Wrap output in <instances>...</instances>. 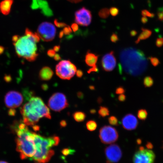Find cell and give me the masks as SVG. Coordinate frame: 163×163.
<instances>
[{"label":"cell","instance_id":"obj_44","mask_svg":"<svg viewBox=\"0 0 163 163\" xmlns=\"http://www.w3.org/2000/svg\"><path fill=\"white\" fill-rule=\"evenodd\" d=\"M60 125L61 127L63 128L66 127L67 125V122L66 120H62L60 122Z\"/></svg>","mask_w":163,"mask_h":163},{"label":"cell","instance_id":"obj_38","mask_svg":"<svg viewBox=\"0 0 163 163\" xmlns=\"http://www.w3.org/2000/svg\"><path fill=\"white\" fill-rule=\"evenodd\" d=\"M158 19L159 21H163V12L162 11L158 9V13H157Z\"/></svg>","mask_w":163,"mask_h":163},{"label":"cell","instance_id":"obj_35","mask_svg":"<svg viewBox=\"0 0 163 163\" xmlns=\"http://www.w3.org/2000/svg\"><path fill=\"white\" fill-rule=\"evenodd\" d=\"M125 92V90L122 86H119L117 88L116 90V93L117 94H124Z\"/></svg>","mask_w":163,"mask_h":163},{"label":"cell","instance_id":"obj_31","mask_svg":"<svg viewBox=\"0 0 163 163\" xmlns=\"http://www.w3.org/2000/svg\"><path fill=\"white\" fill-rule=\"evenodd\" d=\"M110 12L111 14L113 16H116L118 15L119 10L118 8L116 7H112L110 8Z\"/></svg>","mask_w":163,"mask_h":163},{"label":"cell","instance_id":"obj_23","mask_svg":"<svg viewBox=\"0 0 163 163\" xmlns=\"http://www.w3.org/2000/svg\"><path fill=\"white\" fill-rule=\"evenodd\" d=\"M148 116V113L145 109H141L137 112V117L139 119L142 120L146 119Z\"/></svg>","mask_w":163,"mask_h":163},{"label":"cell","instance_id":"obj_56","mask_svg":"<svg viewBox=\"0 0 163 163\" xmlns=\"http://www.w3.org/2000/svg\"><path fill=\"white\" fill-rule=\"evenodd\" d=\"M89 88L91 90H94L95 89V87H94V86H90V87H89Z\"/></svg>","mask_w":163,"mask_h":163},{"label":"cell","instance_id":"obj_7","mask_svg":"<svg viewBox=\"0 0 163 163\" xmlns=\"http://www.w3.org/2000/svg\"><path fill=\"white\" fill-rule=\"evenodd\" d=\"M48 106L51 110L60 112L69 106L66 96L63 93L57 92L54 93L49 98Z\"/></svg>","mask_w":163,"mask_h":163},{"label":"cell","instance_id":"obj_21","mask_svg":"<svg viewBox=\"0 0 163 163\" xmlns=\"http://www.w3.org/2000/svg\"><path fill=\"white\" fill-rule=\"evenodd\" d=\"M73 116L75 121L80 122L85 120L86 117V114L83 112L76 111L73 113Z\"/></svg>","mask_w":163,"mask_h":163},{"label":"cell","instance_id":"obj_33","mask_svg":"<svg viewBox=\"0 0 163 163\" xmlns=\"http://www.w3.org/2000/svg\"><path fill=\"white\" fill-rule=\"evenodd\" d=\"M156 45L158 47H161L163 45V38H157L156 42Z\"/></svg>","mask_w":163,"mask_h":163},{"label":"cell","instance_id":"obj_5","mask_svg":"<svg viewBox=\"0 0 163 163\" xmlns=\"http://www.w3.org/2000/svg\"><path fill=\"white\" fill-rule=\"evenodd\" d=\"M34 141L36 153L32 159L35 163H46L55 154V151L52 148L58 146L60 140L56 135L45 137L35 133Z\"/></svg>","mask_w":163,"mask_h":163},{"label":"cell","instance_id":"obj_22","mask_svg":"<svg viewBox=\"0 0 163 163\" xmlns=\"http://www.w3.org/2000/svg\"><path fill=\"white\" fill-rule=\"evenodd\" d=\"M97 125L94 120H90L86 123V127L87 130L91 131H94L97 128Z\"/></svg>","mask_w":163,"mask_h":163},{"label":"cell","instance_id":"obj_45","mask_svg":"<svg viewBox=\"0 0 163 163\" xmlns=\"http://www.w3.org/2000/svg\"><path fill=\"white\" fill-rule=\"evenodd\" d=\"M148 18H147V17L143 16L141 19V22H142V24H146L148 22Z\"/></svg>","mask_w":163,"mask_h":163},{"label":"cell","instance_id":"obj_46","mask_svg":"<svg viewBox=\"0 0 163 163\" xmlns=\"http://www.w3.org/2000/svg\"><path fill=\"white\" fill-rule=\"evenodd\" d=\"M146 146L147 149L149 150L152 149L153 148V145L152 143L150 142H147Z\"/></svg>","mask_w":163,"mask_h":163},{"label":"cell","instance_id":"obj_24","mask_svg":"<svg viewBox=\"0 0 163 163\" xmlns=\"http://www.w3.org/2000/svg\"><path fill=\"white\" fill-rule=\"evenodd\" d=\"M99 114L102 117H105L110 114V111L108 108L105 107H100L98 111Z\"/></svg>","mask_w":163,"mask_h":163},{"label":"cell","instance_id":"obj_15","mask_svg":"<svg viewBox=\"0 0 163 163\" xmlns=\"http://www.w3.org/2000/svg\"><path fill=\"white\" fill-rule=\"evenodd\" d=\"M138 123L136 117L131 114L126 115L122 120L123 128L129 131L135 130L138 125Z\"/></svg>","mask_w":163,"mask_h":163},{"label":"cell","instance_id":"obj_13","mask_svg":"<svg viewBox=\"0 0 163 163\" xmlns=\"http://www.w3.org/2000/svg\"><path fill=\"white\" fill-rule=\"evenodd\" d=\"M91 20V13L86 8H82L75 13V21L78 24L83 26H89Z\"/></svg>","mask_w":163,"mask_h":163},{"label":"cell","instance_id":"obj_6","mask_svg":"<svg viewBox=\"0 0 163 163\" xmlns=\"http://www.w3.org/2000/svg\"><path fill=\"white\" fill-rule=\"evenodd\" d=\"M76 66L69 60L61 61L56 67V75L63 80H70L76 74Z\"/></svg>","mask_w":163,"mask_h":163},{"label":"cell","instance_id":"obj_55","mask_svg":"<svg viewBox=\"0 0 163 163\" xmlns=\"http://www.w3.org/2000/svg\"><path fill=\"white\" fill-rule=\"evenodd\" d=\"M137 143L138 145L141 144L142 143V140L141 139H138L137 140Z\"/></svg>","mask_w":163,"mask_h":163},{"label":"cell","instance_id":"obj_17","mask_svg":"<svg viewBox=\"0 0 163 163\" xmlns=\"http://www.w3.org/2000/svg\"><path fill=\"white\" fill-rule=\"evenodd\" d=\"M54 72L49 66H44L40 71L39 78L41 80L47 81L50 80L53 77Z\"/></svg>","mask_w":163,"mask_h":163},{"label":"cell","instance_id":"obj_49","mask_svg":"<svg viewBox=\"0 0 163 163\" xmlns=\"http://www.w3.org/2000/svg\"><path fill=\"white\" fill-rule=\"evenodd\" d=\"M130 35L132 37H134L137 35V32L136 31L133 30L130 32Z\"/></svg>","mask_w":163,"mask_h":163},{"label":"cell","instance_id":"obj_59","mask_svg":"<svg viewBox=\"0 0 163 163\" xmlns=\"http://www.w3.org/2000/svg\"></svg>","mask_w":163,"mask_h":163},{"label":"cell","instance_id":"obj_58","mask_svg":"<svg viewBox=\"0 0 163 163\" xmlns=\"http://www.w3.org/2000/svg\"><path fill=\"white\" fill-rule=\"evenodd\" d=\"M0 163H8V162H7L6 161H0Z\"/></svg>","mask_w":163,"mask_h":163},{"label":"cell","instance_id":"obj_26","mask_svg":"<svg viewBox=\"0 0 163 163\" xmlns=\"http://www.w3.org/2000/svg\"><path fill=\"white\" fill-rule=\"evenodd\" d=\"M110 11L107 8H103L100 10L99 13V15L100 18L106 19L110 15Z\"/></svg>","mask_w":163,"mask_h":163},{"label":"cell","instance_id":"obj_11","mask_svg":"<svg viewBox=\"0 0 163 163\" xmlns=\"http://www.w3.org/2000/svg\"><path fill=\"white\" fill-rule=\"evenodd\" d=\"M24 101V97L19 92L10 91L6 94L4 97L5 105L10 109H15L21 106Z\"/></svg>","mask_w":163,"mask_h":163},{"label":"cell","instance_id":"obj_54","mask_svg":"<svg viewBox=\"0 0 163 163\" xmlns=\"http://www.w3.org/2000/svg\"><path fill=\"white\" fill-rule=\"evenodd\" d=\"M4 48L2 46H0V54L3 53L4 51Z\"/></svg>","mask_w":163,"mask_h":163},{"label":"cell","instance_id":"obj_32","mask_svg":"<svg viewBox=\"0 0 163 163\" xmlns=\"http://www.w3.org/2000/svg\"><path fill=\"white\" fill-rule=\"evenodd\" d=\"M64 34L66 35H69L72 33V30L71 28L69 26L65 27L63 29Z\"/></svg>","mask_w":163,"mask_h":163},{"label":"cell","instance_id":"obj_1","mask_svg":"<svg viewBox=\"0 0 163 163\" xmlns=\"http://www.w3.org/2000/svg\"><path fill=\"white\" fill-rule=\"evenodd\" d=\"M120 72L124 69L128 74L138 76L146 70L148 61L144 52L139 49L128 48L121 51L120 55Z\"/></svg>","mask_w":163,"mask_h":163},{"label":"cell","instance_id":"obj_9","mask_svg":"<svg viewBox=\"0 0 163 163\" xmlns=\"http://www.w3.org/2000/svg\"><path fill=\"white\" fill-rule=\"evenodd\" d=\"M99 137L103 144H111L116 142L118 140L119 134L115 128L110 126L105 125L100 128Z\"/></svg>","mask_w":163,"mask_h":163},{"label":"cell","instance_id":"obj_27","mask_svg":"<svg viewBox=\"0 0 163 163\" xmlns=\"http://www.w3.org/2000/svg\"><path fill=\"white\" fill-rule=\"evenodd\" d=\"M75 152H76L75 150L70 148H63L61 151L62 153L65 156L73 155Z\"/></svg>","mask_w":163,"mask_h":163},{"label":"cell","instance_id":"obj_50","mask_svg":"<svg viewBox=\"0 0 163 163\" xmlns=\"http://www.w3.org/2000/svg\"><path fill=\"white\" fill-rule=\"evenodd\" d=\"M53 49L55 52H58L60 50V45H56L54 47Z\"/></svg>","mask_w":163,"mask_h":163},{"label":"cell","instance_id":"obj_34","mask_svg":"<svg viewBox=\"0 0 163 163\" xmlns=\"http://www.w3.org/2000/svg\"><path fill=\"white\" fill-rule=\"evenodd\" d=\"M111 41L113 43H116L119 41L118 36L115 33H113L110 37Z\"/></svg>","mask_w":163,"mask_h":163},{"label":"cell","instance_id":"obj_37","mask_svg":"<svg viewBox=\"0 0 163 163\" xmlns=\"http://www.w3.org/2000/svg\"><path fill=\"white\" fill-rule=\"evenodd\" d=\"M47 55L49 57L53 58L56 55V52L53 49H49L47 52Z\"/></svg>","mask_w":163,"mask_h":163},{"label":"cell","instance_id":"obj_25","mask_svg":"<svg viewBox=\"0 0 163 163\" xmlns=\"http://www.w3.org/2000/svg\"><path fill=\"white\" fill-rule=\"evenodd\" d=\"M154 80L152 77L147 76L144 79V84L145 88L150 87L153 85Z\"/></svg>","mask_w":163,"mask_h":163},{"label":"cell","instance_id":"obj_2","mask_svg":"<svg viewBox=\"0 0 163 163\" xmlns=\"http://www.w3.org/2000/svg\"><path fill=\"white\" fill-rule=\"evenodd\" d=\"M11 130L16 135V151L22 160L32 158L36 153L34 139L35 133L30 131L23 121H15L11 126Z\"/></svg>","mask_w":163,"mask_h":163},{"label":"cell","instance_id":"obj_36","mask_svg":"<svg viewBox=\"0 0 163 163\" xmlns=\"http://www.w3.org/2000/svg\"><path fill=\"white\" fill-rule=\"evenodd\" d=\"M55 25L59 28L64 27L67 26L66 24L64 23L63 22H58L57 20H55Z\"/></svg>","mask_w":163,"mask_h":163},{"label":"cell","instance_id":"obj_39","mask_svg":"<svg viewBox=\"0 0 163 163\" xmlns=\"http://www.w3.org/2000/svg\"><path fill=\"white\" fill-rule=\"evenodd\" d=\"M98 69L97 66H93V67H92L91 69H89L88 71V73H92V72H98Z\"/></svg>","mask_w":163,"mask_h":163},{"label":"cell","instance_id":"obj_12","mask_svg":"<svg viewBox=\"0 0 163 163\" xmlns=\"http://www.w3.org/2000/svg\"><path fill=\"white\" fill-rule=\"evenodd\" d=\"M107 163L119 162L122 156V152L118 145L113 144L107 147L105 150Z\"/></svg>","mask_w":163,"mask_h":163},{"label":"cell","instance_id":"obj_3","mask_svg":"<svg viewBox=\"0 0 163 163\" xmlns=\"http://www.w3.org/2000/svg\"><path fill=\"white\" fill-rule=\"evenodd\" d=\"M40 39L37 33L33 32L28 28L25 29L24 36L16 35L13 36V44L17 56L28 61L36 60L39 56L37 44Z\"/></svg>","mask_w":163,"mask_h":163},{"label":"cell","instance_id":"obj_52","mask_svg":"<svg viewBox=\"0 0 163 163\" xmlns=\"http://www.w3.org/2000/svg\"><path fill=\"white\" fill-rule=\"evenodd\" d=\"M42 89L44 90H47L48 88H49V86H48V85L45 84L42 85Z\"/></svg>","mask_w":163,"mask_h":163},{"label":"cell","instance_id":"obj_28","mask_svg":"<svg viewBox=\"0 0 163 163\" xmlns=\"http://www.w3.org/2000/svg\"><path fill=\"white\" fill-rule=\"evenodd\" d=\"M109 124L113 126L119 125L118 120L117 117L114 116H111L108 119Z\"/></svg>","mask_w":163,"mask_h":163},{"label":"cell","instance_id":"obj_4","mask_svg":"<svg viewBox=\"0 0 163 163\" xmlns=\"http://www.w3.org/2000/svg\"><path fill=\"white\" fill-rule=\"evenodd\" d=\"M23 122L28 126L33 127L41 119H51L52 116L49 108L39 97H32L21 109Z\"/></svg>","mask_w":163,"mask_h":163},{"label":"cell","instance_id":"obj_41","mask_svg":"<svg viewBox=\"0 0 163 163\" xmlns=\"http://www.w3.org/2000/svg\"><path fill=\"white\" fill-rule=\"evenodd\" d=\"M83 72L80 69H78L77 70L76 72V76L78 78H81L83 77Z\"/></svg>","mask_w":163,"mask_h":163},{"label":"cell","instance_id":"obj_57","mask_svg":"<svg viewBox=\"0 0 163 163\" xmlns=\"http://www.w3.org/2000/svg\"><path fill=\"white\" fill-rule=\"evenodd\" d=\"M90 112L91 113H93V114H94V113L96 112V111L95 110H91Z\"/></svg>","mask_w":163,"mask_h":163},{"label":"cell","instance_id":"obj_19","mask_svg":"<svg viewBox=\"0 0 163 163\" xmlns=\"http://www.w3.org/2000/svg\"><path fill=\"white\" fill-rule=\"evenodd\" d=\"M98 59V56L88 51L85 57V62L86 65L90 67L96 66Z\"/></svg>","mask_w":163,"mask_h":163},{"label":"cell","instance_id":"obj_40","mask_svg":"<svg viewBox=\"0 0 163 163\" xmlns=\"http://www.w3.org/2000/svg\"><path fill=\"white\" fill-rule=\"evenodd\" d=\"M72 28L74 32H77L79 30L78 25L76 24H73L72 25Z\"/></svg>","mask_w":163,"mask_h":163},{"label":"cell","instance_id":"obj_8","mask_svg":"<svg viewBox=\"0 0 163 163\" xmlns=\"http://www.w3.org/2000/svg\"><path fill=\"white\" fill-rule=\"evenodd\" d=\"M37 33L44 41L50 42L55 39L56 30L53 24L49 22H44L38 27Z\"/></svg>","mask_w":163,"mask_h":163},{"label":"cell","instance_id":"obj_42","mask_svg":"<svg viewBox=\"0 0 163 163\" xmlns=\"http://www.w3.org/2000/svg\"><path fill=\"white\" fill-rule=\"evenodd\" d=\"M126 99V96L124 94H120L118 97V100L120 102H124Z\"/></svg>","mask_w":163,"mask_h":163},{"label":"cell","instance_id":"obj_30","mask_svg":"<svg viewBox=\"0 0 163 163\" xmlns=\"http://www.w3.org/2000/svg\"><path fill=\"white\" fill-rule=\"evenodd\" d=\"M141 14L143 16L148 17L150 18H154L155 15L152 13L146 10H144L141 11Z\"/></svg>","mask_w":163,"mask_h":163},{"label":"cell","instance_id":"obj_29","mask_svg":"<svg viewBox=\"0 0 163 163\" xmlns=\"http://www.w3.org/2000/svg\"><path fill=\"white\" fill-rule=\"evenodd\" d=\"M148 59H149L153 66H157L160 63L159 60L158 58L151 57L149 58Z\"/></svg>","mask_w":163,"mask_h":163},{"label":"cell","instance_id":"obj_10","mask_svg":"<svg viewBox=\"0 0 163 163\" xmlns=\"http://www.w3.org/2000/svg\"><path fill=\"white\" fill-rule=\"evenodd\" d=\"M156 155L151 150L145 149L140 147L139 150L135 153L133 157V163H154Z\"/></svg>","mask_w":163,"mask_h":163},{"label":"cell","instance_id":"obj_48","mask_svg":"<svg viewBox=\"0 0 163 163\" xmlns=\"http://www.w3.org/2000/svg\"><path fill=\"white\" fill-rule=\"evenodd\" d=\"M54 58L55 60L56 61H59L60 60V59H61V57L58 54H56V55H55L54 57Z\"/></svg>","mask_w":163,"mask_h":163},{"label":"cell","instance_id":"obj_20","mask_svg":"<svg viewBox=\"0 0 163 163\" xmlns=\"http://www.w3.org/2000/svg\"><path fill=\"white\" fill-rule=\"evenodd\" d=\"M141 30L142 32L139 35L137 40L136 41V44H138L141 41L148 39L152 35V32L150 30L142 28Z\"/></svg>","mask_w":163,"mask_h":163},{"label":"cell","instance_id":"obj_16","mask_svg":"<svg viewBox=\"0 0 163 163\" xmlns=\"http://www.w3.org/2000/svg\"><path fill=\"white\" fill-rule=\"evenodd\" d=\"M32 9L40 8L44 15L46 16H50L53 15V12L49 8L48 3L42 0H32Z\"/></svg>","mask_w":163,"mask_h":163},{"label":"cell","instance_id":"obj_18","mask_svg":"<svg viewBox=\"0 0 163 163\" xmlns=\"http://www.w3.org/2000/svg\"><path fill=\"white\" fill-rule=\"evenodd\" d=\"M13 2V0H3L0 3V12L4 15H8Z\"/></svg>","mask_w":163,"mask_h":163},{"label":"cell","instance_id":"obj_43","mask_svg":"<svg viewBox=\"0 0 163 163\" xmlns=\"http://www.w3.org/2000/svg\"><path fill=\"white\" fill-rule=\"evenodd\" d=\"M16 113V111L15 109H10L8 111V113L9 116H15Z\"/></svg>","mask_w":163,"mask_h":163},{"label":"cell","instance_id":"obj_51","mask_svg":"<svg viewBox=\"0 0 163 163\" xmlns=\"http://www.w3.org/2000/svg\"><path fill=\"white\" fill-rule=\"evenodd\" d=\"M68 1L72 3H77L81 2L83 1V0H68Z\"/></svg>","mask_w":163,"mask_h":163},{"label":"cell","instance_id":"obj_47","mask_svg":"<svg viewBox=\"0 0 163 163\" xmlns=\"http://www.w3.org/2000/svg\"><path fill=\"white\" fill-rule=\"evenodd\" d=\"M77 97L80 99H83L84 97V95L82 92L79 91L77 93Z\"/></svg>","mask_w":163,"mask_h":163},{"label":"cell","instance_id":"obj_53","mask_svg":"<svg viewBox=\"0 0 163 163\" xmlns=\"http://www.w3.org/2000/svg\"><path fill=\"white\" fill-rule=\"evenodd\" d=\"M64 35V34L63 31H61L60 33L59 34V38H60V39H61V38H62L63 37Z\"/></svg>","mask_w":163,"mask_h":163},{"label":"cell","instance_id":"obj_14","mask_svg":"<svg viewBox=\"0 0 163 163\" xmlns=\"http://www.w3.org/2000/svg\"><path fill=\"white\" fill-rule=\"evenodd\" d=\"M116 63V59L113 51L104 55L101 61V64L103 69L107 72L113 71L115 68Z\"/></svg>","mask_w":163,"mask_h":163}]
</instances>
